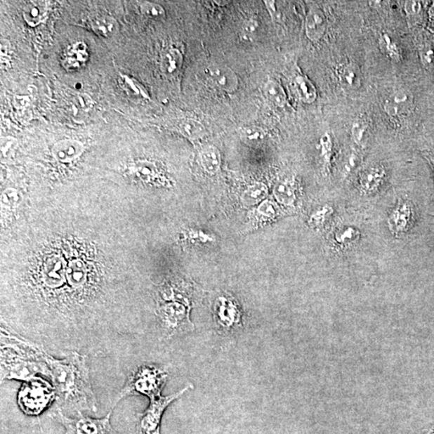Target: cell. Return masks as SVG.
I'll list each match as a JSON object with an SVG mask.
<instances>
[{
  "mask_svg": "<svg viewBox=\"0 0 434 434\" xmlns=\"http://www.w3.org/2000/svg\"><path fill=\"white\" fill-rule=\"evenodd\" d=\"M265 97L277 107H284L287 104V94L282 86L276 80H269L264 86Z\"/></svg>",
  "mask_w": 434,
  "mask_h": 434,
  "instance_id": "cell-26",
  "label": "cell"
},
{
  "mask_svg": "<svg viewBox=\"0 0 434 434\" xmlns=\"http://www.w3.org/2000/svg\"><path fill=\"white\" fill-rule=\"evenodd\" d=\"M386 171L383 166H371L364 170L359 178V189L361 193L369 195L379 189L385 177Z\"/></svg>",
  "mask_w": 434,
  "mask_h": 434,
  "instance_id": "cell-17",
  "label": "cell"
},
{
  "mask_svg": "<svg viewBox=\"0 0 434 434\" xmlns=\"http://www.w3.org/2000/svg\"><path fill=\"white\" fill-rule=\"evenodd\" d=\"M333 152V142L329 133H325L320 139V155L326 171H329L331 155Z\"/></svg>",
  "mask_w": 434,
  "mask_h": 434,
  "instance_id": "cell-34",
  "label": "cell"
},
{
  "mask_svg": "<svg viewBox=\"0 0 434 434\" xmlns=\"http://www.w3.org/2000/svg\"><path fill=\"white\" fill-rule=\"evenodd\" d=\"M88 60L86 44L77 42L67 48L61 58V65L69 72H77L84 69Z\"/></svg>",
  "mask_w": 434,
  "mask_h": 434,
  "instance_id": "cell-13",
  "label": "cell"
},
{
  "mask_svg": "<svg viewBox=\"0 0 434 434\" xmlns=\"http://www.w3.org/2000/svg\"><path fill=\"white\" fill-rule=\"evenodd\" d=\"M113 409L103 419L92 417L77 414L74 417L66 416L60 409L51 415L53 419L60 423L65 430V434H120L114 430L110 424V417Z\"/></svg>",
  "mask_w": 434,
  "mask_h": 434,
  "instance_id": "cell-6",
  "label": "cell"
},
{
  "mask_svg": "<svg viewBox=\"0 0 434 434\" xmlns=\"http://www.w3.org/2000/svg\"><path fill=\"white\" fill-rule=\"evenodd\" d=\"M277 202L287 209L296 208L298 198V186L294 177L285 178L278 181L274 187Z\"/></svg>",
  "mask_w": 434,
  "mask_h": 434,
  "instance_id": "cell-14",
  "label": "cell"
},
{
  "mask_svg": "<svg viewBox=\"0 0 434 434\" xmlns=\"http://www.w3.org/2000/svg\"><path fill=\"white\" fill-rule=\"evenodd\" d=\"M136 171L139 178L145 182L159 185H166L168 183L166 176L158 166L148 161L138 162L136 166Z\"/></svg>",
  "mask_w": 434,
  "mask_h": 434,
  "instance_id": "cell-22",
  "label": "cell"
},
{
  "mask_svg": "<svg viewBox=\"0 0 434 434\" xmlns=\"http://www.w3.org/2000/svg\"><path fill=\"white\" fill-rule=\"evenodd\" d=\"M199 163L206 174L215 176L218 173L221 166V154L218 148L209 145L200 150Z\"/></svg>",
  "mask_w": 434,
  "mask_h": 434,
  "instance_id": "cell-19",
  "label": "cell"
},
{
  "mask_svg": "<svg viewBox=\"0 0 434 434\" xmlns=\"http://www.w3.org/2000/svg\"><path fill=\"white\" fill-rule=\"evenodd\" d=\"M412 98L404 91L395 92L389 97L383 105V109L389 118L398 121L411 108Z\"/></svg>",
  "mask_w": 434,
  "mask_h": 434,
  "instance_id": "cell-16",
  "label": "cell"
},
{
  "mask_svg": "<svg viewBox=\"0 0 434 434\" xmlns=\"http://www.w3.org/2000/svg\"><path fill=\"white\" fill-rule=\"evenodd\" d=\"M177 128L183 136L192 141L199 140L206 135L205 127L202 122L190 118L180 120Z\"/></svg>",
  "mask_w": 434,
  "mask_h": 434,
  "instance_id": "cell-25",
  "label": "cell"
},
{
  "mask_svg": "<svg viewBox=\"0 0 434 434\" xmlns=\"http://www.w3.org/2000/svg\"><path fill=\"white\" fill-rule=\"evenodd\" d=\"M183 237L185 241L195 244H207L216 242L214 235L199 229L188 230L183 233Z\"/></svg>",
  "mask_w": 434,
  "mask_h": 434,
  "instance_id": "cell-31",
  "label": "cell"
},
{
  "mask_svg": "<svg viewBox=\"0 0 434 434\" xmlns=\"http://www.w3.org/2000/svg\"><path fill=\"white\" fill-rule=\"evenodd\" d=\"M1 381H29L38 374L49 377L47 364L38 353L37 345L13 335L1 327Z\"/></svg>",
  "mask_w": 434,
  "mask_h": 434,
  "instance_id": "cell-2",
  "label": "cell"
},
{
  "mask_svg": "<svg viewBox=\"0 0 434 434\" xmlns=\"http://www.w3.org/2000/svg\"><path fill=\"white\" fill-rule=\"evenodd\" d=\"M169 379V371L164 367L143 364L128 378L114 405L121 399L136 395H144L150 400L161 396Z\"/></svg>",
  "mask_w": 434,
  "mask_h": 434,
  "instance_id": "cell-3",
  "label": "cell"
},
{
  "mask_svg": "<svg viewBox=\"0 0 434 434\" xmlns=\"http://www.w3.org/2000/svg\"><path fill=\"white\" fill-rule=\"evenodd\" d=\"M360 238V232L353 226L341 228L335 233V242L339 246H348L357 242Z\"/></svg>",
  "mask_w": 434,
  "mask_h": 434,
  "instance_id": "cell-29",
  "label": "cell"
},
{
  "mask_svg": "<svg viewBox=\"0 0 434 434\" xmlns=\"http://www.w3.org/2000/svg\"><path fill=\"white\" fill-rule=\"evenodd\" d=\"M213 314L216 324L226 331L237 329L242 326V313L235 298L221 296L216 299Z\"/></svg>",
  "mask_w": 434,
  "mask_h": 434,
  "instance_id": "cell-8",
  "label": "cell"
},
{
  "mask_svg": "<svg viewBox=\"0 0 434 434\" xmlns=\"http://www.w3.org/2000/svg\"><path fill=\"white\" fill-rule=\"evenodd\" d=\"M57 398L53 383L37 376L22 385L18 396L20 409L27 416L43 413Z\"/></svg>",
  "mask_w": 434,
  "mask_h": 434,
  "instance_id": "cell-4",
  "label": "cell"
},
{
  "mask_svg": "<svg viewBox=\"0 0 434 434\" xmlns=\"http://www.w3.org/2000/svg\"><path fill=\"white\" fill-rule=\"evenodd\" d=\"M81 144L77 141L66 140L57 144L54 154L60 161H70L81 152Z\"/></svg>",
  "mask_w": 434,
  "mask_h": 434,
  "instance_id": "cell-27",
  "label": "cell"
},
{
  "mask_svg": "<svg viewBox=\"0 0 434 434\" xmlns=\"http://www.w3.org/2000/svg\"><path fill=\"white\" fill-rule=\"evenodd\" d=\"M122 86H124L125 91L132 98L139 99H148V93L143 86L136 81V80L131 79V77L124 76L122 77Z\"/></svg>",
  "mask_w": 434,
  "mask_h": 434,
  "instance_id": "cell-32",
  "label": "cell"
},
{
  "mask_svg": "<svg viewBox=\"0 0 434 434\" xmlns=\"http://www.w3.org/2000/svg\"><path fill=\"white\" fill-rule=\"evenodd\" d=\"M88 25L97 35L105 38L112 37L119 30V25L111 16L96 14L88 19Z\"/></svg>",
  "mask_w": 434,
  "mask_h": 434,
  "instance_id": "cell-20",
  "label": "cell"
},
{
  "mask_svg": "<svg viewBox=\"0 0 434 434\" xmlns=\"http://www.w3.org/2000/svg\"><path fill=\"white\" fill-rule=\"evenodd\" d=\"M269 189L261 182L249 185L241 195L240 200L244 207L251 208L263 202L268 196Z\"/></svg>",
  "mask_w": 434,
  "mask_h": 434,
  "instance_id": "cell-21",
  "label": "cell"
},
{
  "mask_svg": "<svg viewBox=\"0 0 434 434\" xmlns=\"http://www.w3.org/2000/svg\"><path fill=\"white\" fill-rule=\"evenodd\" d=\"M240 133L242 139L247 143H258L264 138L263 131L256 126L243 128Z\"/></svg>",
  "mask_w": 434,
  "mask_h": 434,
  "instance_id": "cell-36",
  "label": "cell"
},
{
  "mask_svg": "<svg viewBox=\"0 0 434 434\" xmlns=\"http://www.w3.org/2000/svg\"><path fill=\"white\" fill-rule=\"evenodd\" d=\"M282 211L280 205L270 199H265L249 211L247 230H255L272 223L280 218Z\"/></svg>",
  "mask_w": 434,
  "mask_h": 434,
  "instance_id": "cell-11",
  "label": "cell"
},
{
  "mask_svg": "<svg viewBox=\"0 0 434 434\" xmlns=\"http://www.w3.org/2000/svg\"><path fill=\"white\" fill-rule=\"evenodd\" d=\"M190 310L185 304L176 302L159 303L157 315L166 337L186 335L194 331Z\"/></svg>",
  "mask_w": 434,
  "mask_h": 434,
  "instance_id": "cell-5",
  "label": "cell"
},
{
  "mask_svg": "<svg viewBox=\"0 0 434 434\" xmlns=\"http://www.w3.org/2000/svg\"><path fill=\"white\" fill-rule=\"evenodd\" d=\"M161 298L165 301L176 302L185 304L189 308L196 301V293L190 283L174 282L164 284L159 289Z\"/></svg>",
  "mask_w": 434,
  "mask_h": 434,
  "instance_id": "cell-12",
  "label": "cell"
},
{
  "mask_svg": "<svg viewBox=\"0 0 434 434\" xmlns=\"http://www.w3.org/2000/svg\"><path fill=\"white\" fill-rule=\"evenodd\" d=\"M258 29V22L254 20H249L243 27V35L249 38L254 34Z\"/></svg>",
  "mask_w": 434,
  "mask_h": 434,
  "instance_id": "cell-40",
  "label": "cell"
},
{
  "mask_svg": "<svg viewBox=\"0 0 434 434\" xmlns=\"http://www.w3.org/2000/svg\"><path fill=\"white\" fill-rule=\"evenodd\" d=\"M428 158H430L431 163L433 164V171H434V148H433L430 152V154H428Z\"/></svg>",
  "mask_w": 434,
  "mask_h": 434,
  "instance_id": "cell-43",
  "label": "cell"
},
{
  "mask_svg": "<svg viewBox=\"0 0 434 434\" xmlns=\"http://www.w3.org/2000/svg\"><path fill=\"white\" fill-rule=\"evenodd\" d=\"M74 105L79 111L87 112V111L93 107V103L90 96H88L87 94L85 93H81L74 98Z\"/></svg>",
  "mask_w": 434,
  "mask_h": 434,
  "instance_id": "cell-38",
  "label": "cell"
},
{
  "mask_svg": "<svg viewBox=\"0 0 434 434\" xmlns=\"http://www.w3.org/2000/svg\"><path fill=\"white\" fill-rule=\"evenodd\" d=\"M327 20L326 15L318 6L310 8L305 16V34L309 40L317 42L321 40L325 34Z\"/></svg>",
  "mask_w": 434,
  "mask_h": 434,
  "instance_id": "cell-15",
  "label": "cell"
},
{
  "mask_svg": "<svg viewBox=\"0 0 434 434\" xmlns=\"http://www.w3.org/2000/svg\"><path fill=\"white\" fill-rule=\"evenodd\" d=\"M141 12L147 18L152 20H162L165 18V11L158 4L145 2L141 5Z\"/></svg>",
  "mask_w": 434,
  "mask_h": 434,
  "instance_id": "cell-35",
  "label": "cell"
},
{
  "mask_svg": "<svg viewBox=\"0 0 434 434\" xmlns=\"http://www.w3.org/2000/svg\"><path fill=\"white\" fill-rule=\"evenodd\" d=\"M137 434H147V433H143L137 432ZM149 434H160V431L157 432V433H149Z\"/></svg>",
  "mask_w": 434,
  "mask_h": 434,
  "instance_id": "cell-44",
  "label": "cell"
},
{
  "mask_svg": "<svg viewBox=\"0 0 434 434\" xmlns=\"http://www.w3.org/2000/svg\"><path fill=\"white\" fill-rule=\"evenodd\" d=\"M38 353L48 367L58 408L74 409L77 414L96 412L98 402L91 386L87 356L72 353L58 359L40 347Z\"/></svg>",
  "mask_w": 434,
  "mask_h": 434,
  "instance_id": "cell-1",
  "label": "cell"
},
{
  "mask_svg": "<svg viewBox=\"0 0 434 434\" xmlns=\"http://www.w3.org/2000/svg\"><path fill=\"white\" fill-rule=\"evenodd\" d=\"M433 434H434V433H433Z\"/></svg>",
  "mask_w": 434,
  "mask_h": 434,
  "instance_id": "cell-45",
  "label": "cell"
},
{
  "mask_svg": "<svg viewBox=\"0 0 434 434\" xmlns=\"http://www.w3.org/2000/svg\"><path fill=\"white\" fill-rule=\"evenodd\" d=\"M191 383L169 396H161L150 400L148 408L143 414H138L137 432L143 433H154L160 431V422L165 410L175 400L183 396L189 389H192Z\"/></svg>",
  "mask_w": 434,
  "mask_h": 434,
  "instance_id": "cell-7",
  "label": "cell"
},
{
  "mask_svg": "<svg viewBox=\"0 0 434 434\" xmlns=\"http://www.w3.org/2000/svg\"><path fill=\"white\" fill-rule=\"evenodd\" d=\"M413 220V205L408 199H400L388 216V229L394 237L399 238L409 231Z\"/></svg>",
  "mask_w": 434,
  "mask_h": 434,
  "instance_id": "cell-10",
  "label": "cell"
},
{
  "mask_svg": "<svg viewBox=\"0 0 434 434\" xmlns=\"http://www.w3.org/2000/svg\"><path fill=\"white\" fill-rule=\"evenodd\" d=\"M367 130H368V124L364 119H355L352 127V136L354 142L357 145H361L363 143Z\"/></svg>",
  "mask_w": 434,
  "mask_h": 434,
  "instance_id": "cell-37",
  "label": "cell"
},
{
  "mask_svg": "<svg viewBox=\"0 0 434 434\" xmlns=\"http://www.w3.org/2000/svg\"><path fill=\"white\" fill-rule=\"evenodd\" d=\"M265 6L269 11V13L272 20H277L280 19V13H278L277 5L275 1H265Z\"/></svg>",
  "mask_w": 434,
  "mask_h": 434,
  "instance_id": "cell-41",
  "label": "cell"
},
{
  "mask_svg": "<svg viewBox=\"0 0 434 434\" xmlns=\"http://www.w3.org/2000/svg\"><path fill=\"white\" fill-rule=\"evenodd\" d=\"M356 160H357V157H356L355 154H353L352 157H350L348 160L346 168H345V173H349L350 170L355 168V166L356 164Z\"/></svg>",
  "mask_w": 434,
  "mask_h": 434,
  "instance_id": "cell-42",
  "label": "cell"
},
{
  "mask_svg": "<svg viewBox=\"0 0 434 434\" xmlns=\"http://www.w3.org/2000/svg\"><path fill=\"white\" fill-rule=\"evenodd\" d=\"M339 79L342 84L348 88H356L360 85V72L353 64L343 65L338 70Z\"/></svg>",
  "mask_w": 434,
  "mask_h": 434,
  "instance_id": "cell-28",
  "label": "cell"
},
{
  "mask_svg": "<svg viewBox=\"0 0 434 434\" xmlns=\"http://www.w3.org/2000/svg\"><path fill=\"white\" fill-rule=\"evenodd\" d=\"M422 5L419 1H406L405 3V12L408 15L414 16L420 14Z\"/></svg>",
  "mask_w": 434,
  "mask_h": 434,
  "instance_id": "cell-39",
  "label": "cell"
},
{
  "mask_svg": "<svg viewBox=\"0 0 434 434\" xmlns=\"http://www.w3.org/2000/svg\"><path fill=\"white\" fill-rule=\"evenodd\" d=\"M380 46L383 51L393 60L399 61L402 58V53L396 42L387 33H383L380 38Z\"/></svg>",
  "mask_w": 434,
  "mask_h": 434,
  "instance_id": "cell-33",
  "label": "cell"
},
{
  "mask_svg": "<svg viewBox=\"0 0 434 434\" xmlns=\"http://www.w3.org/2000/svg\"><path fill=\"white\" fill-rule=\"evenodd\" d=\"M206 79L211 86L227 93H235L239 85L236 72L225 65L214 64L206 68Z\"/></svg>",
  "mask_w": 434,
  "mask_h": 434,
  "instance_id": "cell-9",
  "label": "cell"
},
{
  "mask_svg": "<svg viewBox=\"0 0 434 434\" xmlns=\"http://www.w3.org/2000/svg\"><path fill=\"white\" fill-rule=\"evenodd\" d=\"M333 213L334 209L331 206L328 204L322 206L310 215L308 224L314 230H320L327 224Z\"/></svg>",
  "mask_w": 434,
  "mask_h": 434,
  "instance_id": "cell-30",
  "label": "cell"
},
{
  "mask_svg": "<svg viewBox=\"0 0 434 434\" xmlns=\"http://www.w3.org/2000/svg\"><path fill=\"white\" fill-rule=\"evenodd\" d=\"M183 57L179 49L169 48L161 54L160 67L163 74L169 77L179 74L183 66Z\"/></svg>",
  "mask_w": 434,
  "mask_h": 434,
  "instance_id": "cell-18",
  "label": "cell"
},
{
  "mask_svg": "<svg viewBox=\"0 0 434 434\" xmlns=\"http://www.w3.org/2000/svg\"><path fill=\"white\" fill-rule=\"evenodd\" d=\"M292 85L299 99L304 103H313L317 98L316 88L308 77L301 72L294 76Z\"/></svg>",
  "mask_w": 434,
  "mask_h": 434,
  "instance_id": "cell-23",
  "label": "cell"
},
{
  "mask_svg": "<svg viewBox=\"0 0 434 434\" xmlns=\"http://www.w3.org/2000/svg\"><path fill=\"white\" fill-rule=\"evenodd\" d=\"M48 13V4L46 1H30L25 4L23 15L30 26L35 27L41 23Z\"/></svg>",
  "mask_w": 434,
  "mask_h": 434,
  "instance_id": "cell-24",
  "label": "cell"
}]
</instances>
